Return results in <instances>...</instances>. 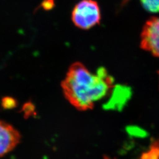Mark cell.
Segmentation results:
<instances>
[{
  "mask_svg": "<svg viewBox=\"0 0 159 159\" xmlns=\"http://www.w3.org/2000/svg\"><path fill=\"white\" fill-rule=\"evenodd\" d=\"M112 78L103 68L92 73L84 64L71 65L61 83L64 94L74 107L81 111L93 108L94 104L112 88Z\"/></svg>",
  "mask_w": 159,
  "mask_h": 159,
  "instance_id": "1",
  "label": "cell"
},
{
  "mask_svg": "<svg viewBox=\"0 0 159 159\" xmlns=\"http://www.w3.org/2000/svg\"><path fill=\"white\" fill-rule=\"evenodd\" d=\"M71 20L79 29L89 30L101 20L100 8L94 0H81L74 7L71 13Z\"/></svg>",
  "mask_w": 159,
  "mask_h": 159,
  "instance_id": "2",
  "label": "cell"
},
{
  "mask_svg": "<svg viewBox=\"0 0 159 159\" xmlns=\"http://www.w3.org/2000/svg\"><path fill=\"white\" fill-rule=\"evenodd\" d=\"M141 48L159 57V17H153L146 23L141 34Z\"/></svg>",
  "mask_w": 159,
  "mask_h": 159,
  "instance_id": "3",
  "label": "cell"
},
{
  "mask_svg": "<svg viewBox=\"0 0 159 159\" xmlns=\"http://www.w3.org/2000/svg\"><path fill=\"white\" fill-rule=\"evenodd\" d=\"M21 140V135L12 125L0 120V157L10 152Z\"/></svg>",
  "mask_w": 159,
  "mask_h": 159,
  "instance_id": "4",
  "label": "cell"
},
{
  "mask_svg": "<svg viewBox=\"0 0 159 159\" xmlns=\"http://www.w3.org/2000/svg\"><path fill=\"white\" fill-rule=\"evenodd\" d=\"M141 159H159V140L154 143Z\"/></svg>",
  "mask_w": 159,
  "mask_h": 159,
  "instance_id": "5",
  "label": "cell"
},
{
  "mask_svg": "<svg viewBox=\"0 0 159 159\" xmlns=\"http://www.w3.org/2000/svg\"><path fill=\"white\" fill-rule=\"evenodd\" d=\"M143 7L148 11L159 12V0H140Z\"/></svg>",
  "mask_w": 159,
  "mask_h": 159,
  "instance_id": "6",
  "label": "cell"
},
{
  "mask_svg": "<svg viewBox=\"0 0 159 159\" xmlns=\"http://www.w3.org/2000/svg\"><path fill=\"white\" fill-rule=\"evenodd\" d=\"M54 0H44L41 3V7L45 10H50L54 7Z\"/></svg>",
  "mask_w": 159,
  "mask_h": 159,
  "instance_id": "7",
  "label": "cell"
},
{
  "mask_svg": "<svg viewBox=\"0 0 159 159\" xmlns=\"http://www.w3.org/2000/svg\"></svg>",
  "mask_w": 159,
  "mask_h": 159,
  "instance_id": "8",
  "label": "cell"
}]
</instances>
